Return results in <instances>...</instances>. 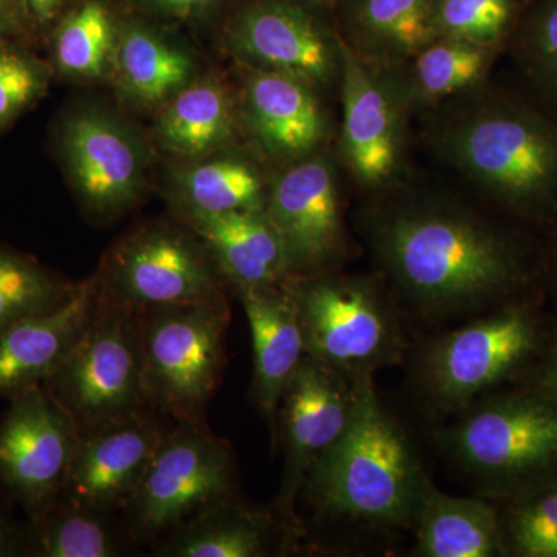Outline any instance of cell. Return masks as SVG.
Here are the masks:
<instances>
[{
    "label": "cell",
    "mask_w": 557,
    "mask_h": 557,
    "mask_svg": "<svg viewBox=\"0 0 557 557\" xmlns=\"http://www.w3.org/2000/svg\"><path fill=\"white\" fill-rule=\"evenodd\" d=\"M373 244L391 276L418 306L471 309L519 276L518 252L493 225L445 200H405L373 226Z\"/></svg>",
    "instance_id": "cell-1"
},
{
    "label": "cell",
    "mask_w": 557,
    "mask_h": 557,
    "mask_svg": "<svg viewBox=\"0 0 557 557\" xmlns=\"http://www.w3.org/2000/svg\"><path fill=\"white\" fill-rule=\"evenodd\" d=\"M472 94L432 126V148L505 207L556 208L557 119L527 102Z\"/></svg>",
    "instance_id": "cell-2"
},
{
    "label": "cell",
    "mask_w": 557,
    "mask_h": 557,
    "mask_svg": "<svg viewBox=\"0 0 557 557\" xmlns=\"http://www.w3.org/2000/svg\"><path fill=\"white\" fill-rule=\"evenodd\" d=\"M429 485L408 438L381 405L372 373H359L347 428L319 458L304 490L324 515L408 525Z\"/></svg>",
    "instance_id": "cell-3"
},
{
    "label": "cell",
    "mask_w": 557,
    "mask_h": 557,
    "mask_svg": "<svg viewBox=\"0 0 557 557\" xmlns=\"http://www.w3.org/2000/svg\"><path fill=\"white\" fill-rule=\"evenodd\" d=\"M138 318L149 408L172 421H203L225 366L226 298L161 307Z\"/></svg>",
    "instance_id": "cell-4"
},
{
    "label": "cell",
    "mask_w": 557,
    "mask_h": 557,
    "mask_svg": "<svg viewBox=\"0 0 557 557\" xmlns=\"http://www.w3.org/2000/svg\"><path fill=\"white\" fill-rule=\"evenodd\" d=\"M236 494L233 453L203 421H174L124 509L132 541L156 542Z\"/></svg>",
    "instance_id": "cell-5"
},
{
    "label": "cell",
    "mask_w": 557,
    "mask_h": 557,
    "mask_svg": "<svg viewBox=\"0 0 557 557\" xmlns=\"http://www.w3.org/2000/svg\"><path fill=\"white\" fill-rule=\"evenodd\" d=\"M79 432L150 409L137 311L102 298L89 327L46 384Z\"/></svg>",
    "instance_id": "cell-6"
},
{
    "label": "cell",
    "mask_w": 557,
    "mask_h": 557,
    "mask_svg": "<svg viewBox=\"0 0 557 557\" xmlns=\"http://www.w3.org/2000/svg\"><path fill=\"white\" fill-rule=\"evenodd\" d=\"M289 284L307 357L350 376L372 373L397 359L401 348L397 319L370 282L311 274Z\"/></svg>",
    "instance_id": "cell-7"
},
{
    "label": "cell",
    "mask_w": 557,
    "mask_h": 557,
    "mask_svg": "<svg viewBox=\"0 0 557 557\" xmlns=\"http://www.w3.org/2000/svg\"><path fill=\"white\" fill-rule=\"evenodd\" d=\"M223 281L200 237L168 225L121 240L98 276L102 298L137 313L225 299Z\"/></svg>",
    "instance_id": "cell-8"
},
{
    "label": "cell",
    "mask_w": 557,
    "mask_h": 557,
    "mask_svg": "<svg viewBox=\"0 0 557 557\" xmlns=\"http://www.w3.org/2000/svg\"><path fill=\"white\" fill-rule=\"evenodd\" d=\"M79 428L40 384L11 398L0 423V486L39 519L62 496Z\"/></svg>",
    "instance_id": "cell-9"
},
{
    "label": "cell",
    "mask_w": 557,
    "mask_h": 557,
    "mask_svg": "<svg viewBox=\"0 0 557 557\" xmlns=\"http://www.w3.org/2000/svg\"><path fill=\"white\" fill-rule=\"evenodd\" d=\"M339 84L344 163L362 186L383 188L401 168L410 106L405 73L362 60L343 40Z\"/></svg>",
    "instance_id": "cell-10"
},
{
    "label": "cell",
    "mask_w": 557,
    "mask_h": 557,
    "mask_svg": "<svg viewBox=\"0 0 557 557\" xmlns=\"http://www.w3.org/2000/svg\"><path fill=\"white\" fill-rule=\"evenodd\" d=\"M450 443L469 471L498 482L530 478L557 465V399H494L472 410Z\"/></svg>",
    "instance_id": "cell-11"
},
{
    "label": "cell",
    "mask_w": 557,
    "mask_h": 557,
    "mask_svg": "<svg viewBox=\"0 0 557 557\" xmlns=\"http://www.w3.org/2000/svg\"><path fill=\"white\" fill-rule=\"evenodd\" d=\"M537 344L534 319L507 309L435 341L423 362L429 394L446 408H460L508 379Z\"/></svg>",
    "instance_id": "cell-12"
},
{
    "label": "cell",
    "mask_w": 557,
    "mask_h": 557,
    "mask_svg": "<svg viewBox=\"0 0 557 557\" xmlns=\"http://www.w3.org/2000/svg\"><path fill=\"white\" fill-rule=\"evenodd\" d=\"M230 46L249 69L293 76L314 90L339 81L343 39L289 0L245 7L231 25Z\"/></svg>",
    "instance_id": "cell-13"
},
{
    "label": "cell",
    "mask_w": 557,
    "mask_h": 557,
    "mask_svg": "<svg viewBox=\"0 0 557 557\" xmlns=\"http://www.w3.org/2000/svg\"><path fill=\"white\" fill-rule=\"evenodd\" d=\"M355 401V376L304 357L285 387L277 413L285 440L284 482L278 518L295 520V502L319 458L341 437Z\"/></svg>",
    "instance_id": "cell-14"
},
{
    "label": "cell",
    "mask_w": 557,
    "mask_h": 557,
    "mask_svg": "<svg viewBox=\"0 0 557 557\" xmlns=\"http://www.w3.org/2000/svg\"><path fill=\"white\" fill-rule=\"evenodd\" d=\"M265 211L284 242L292 273L319 274L346 251L338 174L329 157L314 153L282 172Z\"/></svg>",
    "instance_id": "cell-15"
},
{
    "label": "cell",
    "mask_w": 557,
    "mask_h": 557,
    "mask_svg": "<svg viewBox=\"0 0 557 557\" xmlns=\"http://www.w3.org/2000/svg\"><path fill=\"white\" fill-rule=\"evenodd\" d=\"M153 409L79 432L62 498L112 512L126 509L171 424Z\"/></svg>",
    "instance_id": "cell-16"
},
{
    "label": "cell",
    "mask_w": 557,
    "mask_h": 557,
    "mask_svg": "<svg viewBox=\"0 0 557 557\" xmlns=\"http://www.w3.org/2000/svg\"><path fill=\"white\" fill-rule=\"evenodd\" d=\"M317 91L293 76L249 69L245 123L263 153L298 163L321 149L329 123Z\"/></svg>",
    "instance_id": "cell-17"
},
{
    "label": "cell",
    "mask_w": 557,
    "mask_h": 557,
    "mask_svg": "<svg viewBox=\"0 0 557 557\" xmlns=\"http://www.w3.org/2000/svg\"><path fill=\"white\" fill-rule=\"evenodd\" d=\"M98 302V277L89 278L60 309L25 319L0 335V395L11 399L46 384L89 327Z\"/></svg>",
    "instance_id": "cell-18"
},
{
    "label": "cell",
    "mask_w": 557,
    "mask_h": 557,
    "mask_svg": "<svg viewBox=\"0 0 557 557\" xmlns=\"http://www.w3.org/2000/svg\"><path fill=\"white\" fill-rule=\"evenodd\" d=\"M62 145L73 185L87 207L113 215L137 200L141 157L112 121L98 113H81L65 124Z\"/></svg>",
    "instance_id": "cell-19"
},
{
    "label": "cell",
    "mask_w": 557,
    "mask_h": 557,
    "mask_svg": "<svg viewBox=\"0 0 557 557\" xmlns=\"http://www.w3.org/2000/svg\"><path fill=\"white\" fill-rule=\"evenodd\" d=\"M251 329L252 399L274 424L285 387L306 357L302 324L289 278L269 287L237 289Z\"/></svg>",
    "instance_id": "cell-20"
},
{
    "label": "cell",
    "mask_w": 557,
    "mask_h": 557,
    "mask_svg": "<svg viewBox=\"0 0 557 557\" xmlns=\"http://www.w3.org/2000/svg\"><path fill=\"white\" fill-rule=\"evenodd\" d=\"M215 265L234 288L269 287L292 276L284 242L265 209L186 214Z\"/></svg>",
    "instance_id": "cell-21"
},
{
    "label": "cell",
    "mask_w": 557,
    "mask_h": 557,
    "mask_svg": "<svg viewBox=\"0 0 557 557\" xmlns=\"http://www.w3.org/2000/svg\"><path fill=\"white\" fill-rule=\"evenodd\" d=\"M438 0H357L344 42L362 60L401 69L435 38Z\"/></svg>",
    "instance_id": "cell-22"
},
{
    "label": "cell",
    "mask_w": 557,
    "mask_h": 557,
    "mask_svg": "<svg viewBox=\"0 0 557 557\" xmlns=\"http://www.w3.org/2000/svg\"><path fill=\"white\" fill-rule=\"evenodd\" d=\"M413 523L421 556L490 557L502 549V530L493 507L475 498L448 496L432 485Z\"/></svg>",
    "instance_id": "cell-23"
},
{
    "label": "cell",
    "mask_w": 557,
    "mask_h": 557,
    "mask_svg": "<svg viewBox=\"0 0 557 557\" xmlns=\"http://www.w3.org/2000/svg\"><path fill=\"white\" fill-rule=\"evenodd\" d=\"M273 520L237 504L208 509L170 534L159 555L170 557H259L269 549Z\"/></svg>",
    "instance_id": "cell-24"
},
{
    "label": "cell",
    "mask_w": 557,
    "mask_h": 557,
    "mask_svg": "<svg viewBox=\"0 0 557 557\" xmlns=\"http://www.w3.org/2000/svg\"><path fill=\"white\" fill-rule=\"evenodd\" d=\"M496 53L493 47L437 36L410 58L405 73L410 104L434 106L472 94L485 83Z\"/></svg>",
    "instance_id": "cell-25"
},
{
    "label": "cell",
    "mask_w": 557,
    "mask_h": 557,
    "mask_svg": "<svg viewBox=\"0 0 557 557\" xmlns=\"http://www.w3.org/2000/svg\"><path fill=\"white\" fill-rule=\"evenodd\" d=\"M233 134V104L218 81L183 87L168 102L159 124L164 148L189 159L222 148Z\"/></svg>",
    "instance_id": "cell-26"
},
{
    "label": "cell",
    "mask_w": 557,
    "mask_h": 557,
    "mask_svg": "<svg viewBox=\"0 0 557 557\" xmlns=\"http://www.w3.org/2000/svg\"><path fill=\"white\" fill-rule=\"evenodd\" d=\"M113 57L124 89L143 104L170 101L193 75V61L185 51L135 25L119 36Z\"/></svg>",
    "instance_id": "cell-27"
},
{
    "label": "cell",
    "mask_w": 557,
    "mask_h": 557,
    "mask_svg": "<svg viewBox=\"0 0 557 557\" xmlns=\"http://www.w3.org/2000/svg\"><path fill=\"white\" fill-rule=\"evenodd\" d=\"M98 511L60 498L39 519L33 520L32 555L39 557H115L120 539Z\"/></svg>",
    "instance_id": "cell-28"
},
{
    "label": "cell",
    "mask_w": 557,
    "mask_h": 557,
    "mask_svg": "<svg viewBox=\"0 0 557 557\" xmlns=\"http://www.w3.org/2000/svg\"><path fill=\"white\" fill-rule=\"evenodd\" d=\"M186 214H222L265 209L269 193L262 175L248 161L222 159L200 164L180 180Z\"/></svg>",
    "instance_id": "cell-29"
},
{
    "label": "cell",
    "mask_w": 557,
    "mask_h": 557,
    "mask_svg": "<svg viewBox=\"0 0 557 557\" xmlns=\"http://www.w3.org/2000/svg\"><path fill=\"white\" fill-rule=\"evenodd\" d=\"M78 284H70L28 256L0 245V335L25 319L60 309Z\"/></svg>",
    "instance_id": "cell-30"
},
{
    "label": "cell",
    "mask_w": 557,
    "mask_h": 557,
    "mask_svg": "<svg viewBox=\"0 0 557 557\" xmlns=\"http://www.w3.org/2000/svg\"><path fill=\"white\" fill-rule=\"evenodd\" d=\"M115 24L108 7L90 0L72 11L54 36V60L61 72L79 78H97L115 54Z\"/></svg>",
    "instance_id": "cell-31"
},
{
    "label": "cell",
    "mask_w": 557,
    "mask_h": 557,
    "mask_svg": "<svg viewBox=\"0 0 557 557\" xmlns=\"http://www.w3.org/2000/svg\"><path fill=\"white\" fill-rule=\"evenodd\" d=\"M515 24V0H438L435 10V38L448 36L493 49Z\"/></svg>",
    "instance_id": "cell-32"
},
{
    "label": "cell",
    "mask_w": 557,
    "mask_h": 557,
    "mask_svg": "<svg viewBox=\"0 0 557 557\" xmlns=\"http://www.w3.org/2000/svg\"><path fill=\"white\" fill-rule=\"evenodd\" d=\"M518 57L528 78L557 108V0H542L519 38Z\"/></svg>",
    "instance_id": "cell-33"
},
{
    "label": "cell",
    "mask_w": 557,
    "mask_h": 557,
    "mask_svg": "<svg viewBox=\"0 0 557 557\" xmlns=\"http://www.w3.org/2000/svg\"><path fill=\"white\" fill-rule=\"evenodd\" d=\"M509 544L523 557H557V482L509 512Z\"/></svg>",
    "instance_id": "cell-34"
},
{
    "label": "cell",
    "mask_w": 557,
    "mask_h": 557,
    "mask_svg": "<svg viewBox=\"0 0 557 557\" xmlns=\"http://www.w3.org/2000/svg\"><path fill=\"white\" fill-rule=\"evenodd\" d=\"M47 83L42 62L13 42H0V132L38 100Z\"/></svg>",
    "instance_id": "cell-35"
},
{
    "label": "cell",
    "mask_w": 557,
    "mask_h": 557,
    "mask_svg": "<svg viewBox=\"0 0 557 557\" xmlns=\"http://www.w3.org/2000/svg\"><path fill=\"white\" fill-rule=\"evenodd\" d=\"M30 25V17L22 0H0V42H13Z\"/></svg>",
    "instance_id": "cell-36"
},
{
    "label": "cell",
    "mask_w": 557,
    "mask_h": 557,
    "mask_svg": "<svg viewBox=\"0 0 557 557\" xmlns=\"http://www.w3.org/2000/svg\"><path fill=\"white\" fill-rule=\"evenodd\" d=\"M64 2L65 0H22L32 24L35 22L40 25L53 21Z\"/></svg>",
    "instance_id": "cell-37"
},
{
    "label": "cell",
    "mask_w": 557,
    "mask_h": 557,
    "mask_svg": "<svg viewBox=\"0 0 557 557\" xmlns=\"http://www.w3.org/2000/svg\"><path fill=\"white\" fill-rule=\"evenodd\" d=\"M149 2L171 13L189 14L207 5L209 0H149Z\"/></svg>",
    "instance_id": "cell-38"
},
{
    "label": "cell",
    "mask_w": 557,
    "mask_h": 557,
    "mask_svg": "<svg viewBox=\"0 0 557 557\" xmlns=\"http://www.w3.org/2000/svg\"><path fill=\"white\" fill-rule=\"evenodd\" d=\"M17 552V539L7 520L0 515V557L13 556Z\"/></svg>",
    "instance_id": "cell-39"
},
{
    "label": "cell",
    "mask_w": 557,
    "mask_h": 557,
    "mask_svg": "<svg viewBox=\"0 0 557 557\" xmlns=\"http://www.w3.org/2000/svg\"><path fill=\"white\" fill-rule=\"evenodd\" d=\"M544 386L547 388L549 397L557 399V359L545 373Z\"/></svg>",
    "instance_id": "cell-40"
}]
</instances>
